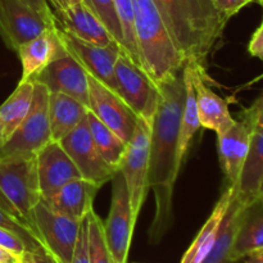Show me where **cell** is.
<instances>
[{
	"label": "cell",
	"mask_w": 263,
	"mask_h": 263,
	"mask_svg": "<svg viewBox=\"0 0 263 263\" xmlns=\"http://www.w3.org/2000/svg\"><path fill=\"white\" fill-rule=\"evenodd\" d=\"M33 99V82H18L14 91L0 105V125L3 131V144L9 139L28 115ZM2 144V145H3Z\"/></svg>",
	"instance_id": "obj_26"
},
{
	"label": "cell",
	"mask_w": 263,
	"mask_h": 263,
	"mask_svg": "<svg viewBox=\"0 0 263 263\" xmlns=\"http://www.w3.org/2000/svg\"><path fill=\"white\" fill-rule=\"evenodd\" d=\"M0 195L13 213L28 220L41 199L36 156L0 161Z\"/></svg>",
	"instance_id": "obj_5"
},
{
	"label": "cell",
	"mask_w": 263,
	"mask_h": 263,
	"mask_svg": "<svg viewBox=\"0 0 263 263\" xmlns=\"http://www.w3.org/2000/svg\"><path fill=\"white\" fill-rule=\"evenodd\" d=\"M246 204L247 203H244L236 195L235 192L230 203V207H229L222 223H221L217 239H216L208 256L202 263H241L233 259V247L236 233H238L239 223H240L243 208Z\"/></svg>",
	"instance_id": "obj_25"
},
{
	"label": "cell",
	"mask_w": 263,
	"mask_h": 263,
	"mask_svg": "<svg viewBox=\"0 0 263 263\" xmlns=\"http://www.w3.org/2000/svg\"><path fill=\"white\" fill-rule=\"evenodd\" d=\"M87 216L80 225L79 238H77L76 247H74L73 256L71 263H90L89 262V248H87Z\"/></svg>",
	"instance_id": "obj_33"
},
{
	"label": "cell",
	"mask_w": 263,
	"mask_h": 263,
	"mask_svg": "<svg viewBox=\"0 0 263 263\" xmlns=\"http://www.w3.org/2000/svg\"><path fill=\"white\" fill-rule=\"evenodd\" d=\"M20 263H54L53 259L44 251H26L21 257Z\"/></svg>",
	"instance_id": "obj_39"
},
{
	"label": "cell",
	"mask_w": 263,
	"mask_h": 263,
	"mask_svg": "<svg viewBox=\"0 0 263 263\" xmlns=\"http://www.w3.org/2000/svg\"><path fill=\"white\" fill-rule=\"evenodd\" d=\"M86 122L100 156L110 167H113L115 170H120L121 162L125 157L128 143H126L117 134L113 133L104 123L100 122L90 110H87Z\"/></svg>",
	"instance_id": "obj_27"
},
{
	"label": "cell",
	"mask_w": 263,
	"mask_h": 263,
	"mask_svg": "<svg viewBox=\"0 0 263 263\" xmlns=\"http://www.w3.org/2000/svg\"><path fill=\"white\" fill-rule=\"evenodd\" d=\"M59 143L71 157L82 179L94 182L98 186L102 187L109 182L118 171L110 167L100 156L87 127L86 118Z\"/></svg>",
	"instance_id": "obj_11"
},
{
	"label": "cell",
	"mask_w": 263,
	"mask_h": 263,
	"mask_svg": "<svg viewBox=\"0 0 263 263\" xmlns=\"http://www.w3.org/2000/svg\"><path fill=\"white\" fill-rule=\"evenodd\" d=\"M248 50L252 55L261 59L263 63V21L261 26L257 28V31L252 36L251 43L248 45Z\"/></svg>",
	"instance_id": "obj_38"
},
{
	"label": "cell",
	"mask_w": 263,
	"mask_h": 263,
	"mask_svg": "<svg viewBox=\"0 0 263 263\" xmlns=\"http://www.w3.org/2000/svg\"><path fill=\"white\" fill-rule=\"evenodd\" d=\"M87 107L63 92L49 91L48 118L51 140L61 141L74 130L87 116Z\"/></svg>",
	"instance_id": "obj_21"
},
{
	"label": "cell",
	"mask_w": 263,
	"mask_h": 263,
	"mask_svg": "<svg viewBox=\"0 0 263 263\" xmlns=\"http://www.w3.org/2000/svg\"><path fill=\"white\" fill-rule=\"evenodd\" d=\"M89 110L126 143L131 140L138 123V116L130 109L120 95L90 74Z\"/></svg>",
	"instance_id": "obj_13"
},
{
	"label": "cell",
	"mask_w": 263,
	"mask_h": 263,
	"mask_svg": "<svg viewBox=\"0 0 263 263\" xmlns=\"http://www.w3.org/2000/svg\"><path fill=\"white\" fill-rule=\"evenodd\" d=\"M117 92L139 118L152 127L159 103L158 85L121 51L115 67Z\"/></svg>",
	"instance_id": "obj_7"
},
{
	"label": "cell",
	"mask_w": 263,
	"mask_h": 263,
	"mask_svg": "<svg viewBox=\"0 0 263 263\" xmlns=\"http://www.w3.org/2000/svg\"><path fill=\"white\" fill-rule=\"evenodd\" d=\"M20 257L14 256L9 251L0 247V263H20Z\"/></svg>",
	"instance_id": "obj_41"
},
{
	"label": "cell",
	"mask_w": 263,
	"mask_h": 263,
	"mask_svg": "<svg viewBox=\"0 0 263 263\" xmlns=\"http://www.w3.org/2000/svg\"><path fill=\"white\" fill-rule=\"evenodd\" d=\"M263 248V197L247 203L233 247V259L243 262L248 254Z\"/></svg>",
	"instance_id": "obj_22"
},
{
	"label": "cell",
	"mask_w": 263,
	"mask_h": 263,
	"mask_svg": "<svg viewBox=\"0 0 263 263\" xmlns=\"http://www.w3.org/2000/svg\"><path fill=\"white\" fill-rule=\"evenodd\" d=\"M54 17L58 27L80 40L100 46L118 44L107 30L104 23L85 3L68 7L63 10H57L54 12Z\"/></svg>",
	"instance_id": "obj_19"
},
{
	"label": "cell",
	"mask_w": 263,
	"mask_h": 263,
	"mask_svg": "<svg viewBox=\"0 0 263 263\" xmlns=\"http://www.w3.org/2000/svg\"><path fill=\"white\" fill-rule=\"evenodd\" d=\"M212 2L221 15L226 21H229L233 15L240 12L244 7L257 0H212Z\"/></svg>",
	"instance_id": "obj_35"
},
{
	"label": "cell",
	"mask_w": 263,
	"mask_h": 263,
	"mask_svg": "<svg viewBox=\"0 0 263 263\" xmlns=\"http://www.w3.org/2000/svg\"><path fill=\"white\" fill-rule=\"evenodd\" d=\"M185 62L204 66L228 21L212 0H153Z\"/></svg>",
	"instance_id": "obj_2"
},
{
	"label": "cell",
	"mask_w": 263,
	"mask_h": 263,
	"mask_svg": "<svg viewBox=\"0 0 263 263\" xmlns=\"http://www.w3.org/2000/svg\"><path fill=\"white\" fill-rule=\"evenodd\" d=\"M0 247H3V248L9 251L14 256L20 257V258L26 251H28L26 243L20 236L3 228H0Z\"/></svg>",
	"instance_id": "obj_34"
},
{
	"label": "cell",
	"mask_w": 263,
	"mask_h": 263,
	"mask_svg": "<svg viewBox=\"0 0 263 263\" xmlns=\"http://www.w3.org/2000/svg\"><path fill=\"white\" fill-rule=\"evenodd\" d=\"M58 33L64 50L73 57L90 76L118 95L115 80V67L122 51L121 46L118 44L100 46L86 43L63 31L61 27H58Z\"/></svg>",
	"instance_id": "obj_10"
},
{
	"label": "cell",
	"mask_w": 263,
	"mask_h": 263,
	"mask_svg": "<svg viewBox=\"0 0 263 263\" xmlns=\"http://www.w3.org/2000/svg\"><path fill=\"white\" fill-rule=\"evenodd\" d=\"M36 166L41 199L44 200L49 199L68 181L81 177L71 157L62 144L55 140L49 141L36 154Z\"/></svg>",
	"instance_id": "obj_16"
},
{
	"label": "cell",
	"mask_w": 263,
	"mask_h": 263,
	"mask_svg": "<svg viewBox=\"0 0 263 263\" xmlns=\"http://www.w3.org/2000/svg\"><path fill=\"white\" fill-rule=\"evenodd\" d=\"M43 84L49 91L63 92L89 109V74L68 53L51 62L33 82Z\"/></svg>",
	"instance_id": "obj_15"
},
{
	"label": "cell",
	"mask_w": 263,
	"mask_h": 263,
	"mask_svg": "<svg viewBox=\"0 0 263 263\" xmlns=\"http://www.w3.org/2000/svg\"><path fill=\"white\" fill-rule=\"evenodd\" d=\"M110 182L112 199L107 220L103 221L104 236L113 263H126L136 220L133 216L127 186L120 170L116 172Z\"/></svg>",
	"instance_id": "obj_9"
},
{
	"label": "cell",
	"mask_w": 263,
	"mask_h": 263,
	"mask_svg": "<svg viewBox=\"0 0 263 263\" xmlns=\"http://www.w3.org/2000/svg\"><path fill=\"white\" fill-rule=\"evenodd\" d=\"M149 144L151 126L138 117L135 133L128 141L120 166L127 186L131 211L136 221L149 190Z\"/></svg>",
	"instance_id": "obj_8"
},
{
	"label": "cell",
	"mask_w": 263,
	"mask_h": 263,
	"mask_svg": "<svg viewBox=\"0 0 263 263\" xmlns=\"http://www.w3.org/2000/svg\"><path fill=\"white\" fill-rule=\"evenodd\" d=\"M234 194H235V187L233 185H229L228 189L222 193L218 202L216 203L208 220L205 221L203 228L198 233L197 238L193 240L187 251L185 252L180 263H202L204 261V258L212 249L216 239H217L221 223H222L223 217H225L226 212L230 207Z\"/></svg>",
	"instance_id": "obj_23"
},
{
	"label": "cell",
	"mask_w": 263,
	"mask_h": 263,
	"mask_svg": "<svg viewBox=\"0 0 263 263\" xmlns=\"http://www.w3.org/2000/svg\"><path fill=\"white\" fill-rule=\"evenodd\" d=\"M22 64V77L20 81H32L55 59L66 55L63 44L58 33L57 23L54 27L48 28L45 32L40 33L21 45L17 50Z\"/></svg>",
	"instance_id": "obj_17"
},
{
	"label": "cell",
	"mask_w": 263,
	"mask_h": 263,
	"mask_svg": "<svg viewBox=\"0 0 263 263\" xmlns=\"http://www.w3.org/2000/svg\"><path fill=\"white\" fill-rule=\"evenodd\" d=\"M184 82H185V100L182 107L181 121H180V133H179V144H177V163L180 168L185 161L187 151H189L192 141L195 134L198 133L200 126L199 115H198L197 99H195V91L193 87L192 81L186 72L184 71Z\"/></svg>",
	"instance_id": "obj_28"
},
{
	"label": "cell",
	"mask_w": 263,
	"mask_h": 263,
	"mask_svg": "<svg viewBox=\"0 0 263 263\" xmlns=\"http://www.w3.org/2000/svg\"><path fill=\"white\" fill-rule=\"evenodd\" d=\"M253 130L251 123L241 117L240 120H235V123L225 133L217 135L218 158L229 185H236L238 182Z\"/></svg>",
	"instance_id": "obj_18"
},
{
	"label": "cell",
	"mask_w": 263,
	"mask_h": 263,
	"mask_svg": "<svg viewBox=\"0 0 263 263\" xmlns=\"http://www.w3.org/2000/svg\"><path fill=\"white\" fill-rule=\"evenodd\" d=\"M3 144V131H2V125H0V146Z\"/></svg>",
	"instance_id": "obj_43"
},
{
	"label": "cell",
	"mask_w": 263,
	"mask_h": 263,
	"mask_svg": "<svg viewBox=\"0 0 263 263\" xmlns=\"http://www.w3.org/2000/svg\"><path fill=\"white\" fill-rule=\"evenodd\" d=\"M115 2L116 13L120 22L121 32H122L123 53L135 64L141 67L139 58L138 46L135 40V14H134V0H113ZM143 68V67H141Z\"/></svg>",
	"instance_id": "obj_29"
},
{
	"label": "cell",
	"mask_w": 263,
	"mask_h": 263,
	"mask_svg": "<svg viewBox=\"0 0 263 263\" xmlns=\"http://www.w3.org/2000/svg\"><path fill=\"white\" fill-rule=\"evenodd\" d=\"M258 195H261V197H263V184H262L261 189H259V194Z\"/></svg>",
	"instance_id": "obj_44"
},
{
	"label": "cell",
	"mask_w": 263,
	"mask_h": 263,
	"mask_svg": "<svg viewBox=\"0 0 263 263\" xmlns=\"http://www.w3.org/2000/svg\"><path fill=\"white\" fill-rule=\"evenodd\" d=\"M23 4H26L27 7H30L31 9H33L35 12H37L39 14L43 15L45 20H48L49 22L55 23V17H54V12L51 9L50 4H49L48 0H21Z\"/></svg>",
	"instance_id": "obj_37"
},
{
	"label": "cell",
	"mask_w": 263,
	"mask_h": 263,
	"mask_svg": "<svg viewBox=\"0 0 263 263\" xmlns=\"http://www.w3.org/2000/svg\"><path fill=\"white\" fill-rule=\"evenodd\" d=\"M27 221L43 251L54 263H71L82 221L79 222L55 212L44 199L31 211Z\"/></svg>",
	"instance_id": "obj_4"
},
{
	"label": "cell",
	"mask_w": 263,
	"mask_h": 263,
	"mask_svg": "<svg viewBox=\"0 0 263 263\" xmlns=\"http://www.w3.org/2000/svg\"><path fill=\"white\" fill-rule=\"evenodd\" d=\"M134 14L136 46L144 71L156 84L179 73L186 62L153 0H134Z\"/></svg>",
	"instance_id": "obj_3"
},
{
	"label": "cell",
	"mask_w": 263,
	"mask_h": 263,
	"mask_svg": "<svg viewBox=\"0 0 263 263\" xmlns=\"http://www.w3.org/2000/svg\"><path fill=\"white\" fill-rule=\"evenodd\" d=\"M48 2L53 7V12H57V10H63L68 7L81 4V3H85V0H48Z\"/></svg>",
	"instance_id": "obj_40"
},
{
	"label": "cell",
	"mask_w": 263,
	"mask_h": 263,
	"mask_svg": "<svg viewBox=\"0 0 263 263\" xmlns=\"http://www.w3.org/2000/svg\"><path fill=\"white\" fill-rule=\"evenodd\" d=\"M241 117L246 118L254 130L256 128H263V94L248 109L241 113Z\"/></svg>",
	"instance_id": "obj_36"
},
{
	"label": "cell",
	"mask_w": 263,
	"mask_h": 263,
	"mask_svg": "<svg viewBox=\"0 0 263 263\" xmlns=\"http://www.w3.org/2000/svg\"><path fill=\"white\" fill-rule=\"evenodd\" d=\"M184 71L194 87L200 126L215 131L217 135L225 133L235 123V118L229 110L228 100L216 94L208 86L204 66L195 62H186Z\"/></svg>",
	"instance_id": "obj_14"
},
{
	"label": "cell",
	"mask_w": 263,
	"mask_h": 263,
	"mask_svg": "<svg viewBox=\"0 0 263 263\" xmlns=\"http://www.w3.org/2000/svg\"><path fill=\"white\" fill-rule=\"evenodd\" d=\"M263 184V128L253 130L247 158L235 187L236 195L244 203L258 197Z\"/></svg>",
	"instance_id": "obj_24"
},
{
	"label": "cell",
	"mask_w": 263,
	"mask_h": 263,
	"mask_svg": "<svg viewBox=\"0 0 263 263\" xmlns=\"http://www.w3.org/2000/svg\"><path fill=\"white\" fill-rule=\"evenodd\" d=\"M48 98L49 90L40 82H33V99L30 112L0 146V161L36 156L51 140Z\"/></svg>",
	"instance_id": "obj_6"
},
{
	"label": "cell",
	"mask_w": 263,
	"mask_h": 263,
	"mask_svg": "<svg viewBox=\"0 0 263 263\" xmlns=\"http://www.w3.org/2000/svg\"><path fill=\"white\" fill-rule=\"evenodd\" d=\"M0 228L12 231L15 235L20 236L26 243L28 251H37V249L43 251L35 231L28 225L27 221L3 207H0Z\"/></svg>",
	"instance_id": "obj_31"
},
{
	"label": "cell",
	"mask_w": 263,
	"mask_h": 263,
	"mask_svg": "<svg viewBox=\"0 0 263 263\" xmlns=\"http://www.w3.org/2000/svg\"><path fill=\"white\" fill-rule=\"evenodd\" d=\"M241 263H263V248L248 254Z\"/></svg>",
	"instance_id": "obj_42"
},
{
	"label": "cell",
	"mask_w": 263,
	"mask_h": 263,
	"mask_svg": "<svg viewBox=\"0 0 263 263\" xmlns=\"http://www.w3.org/2000/svg\"><path fill=\"white\" fill-rule=\"evenodd\" d=\"M85 4L104 23L107 30L109 31L113 39L120 44L123 51L122 32H121L120 22H118L117 13H116L115 2L113 0H85Z\"/></svg>",
	"instance_id": "obj_32"
},
{
	"label": "cell",
	"mask_w": 263,
	"mask_h": 263,
	"mask_svg": "<svg viewBox=\"0 0 263 263\" xmlns=\"http://www.w3.org/2000/svg\"><path fill=\"white\" fill-rule=\"evenodd\" d=\"M159 103L151 127L149 144V189L156 211L149 229V243L158 244L174 221V189L179 176L177 144L185 100L184 68L171 79L159 82Z\"/></svg>",
	"instance_id": "obj_1"
},
{
	"label": "cell",
	"mask_w": 263,
	"mask_h": 263,
	"mask_svg": "<svg viewBox=\"0 0 263 263\" xmlns=\"http://www.w3.org/2000/svg\"><path fill=\"white\" fill-rule=\"evenodd\" d=\"M54 26L55 23L21 0H0V37L10 50L17 51L21 45Z\"/></svg>",
	"instance_id": "obj_12"
},
{
	"label": "cell",
	"mask_w": 263,
	"mask_h": 263,
	"mask_svg": "<svg viewBox=\"0 0 263 263\" xmlns=\"http://www.w3.org/2000/svg\"><path fill=\"white\" fill-rule=\"evenodd\" d=\"M257 3H259V4H261L263 7V0H257Z\"/></svg>",
	"instance_id": "obj_45"
},
{
	"label": "cell",
	"mask_w": 263,
	"mask_h": 263,
	"mask_svg": "<svg viewBox=\"0 0 263 263\" xmlns=\"http://www.w3.org/2000/svg\"><path fill=\"white\" fill-rule=\"evenodd\" d=\"M87 248L90 263H113L104 236L103 220L95 213L94 208L87 215Z\"/></svg>",
	"instance_id": "obj_30"
},
{
	"label": "cell",
	"mask_w": 263,
	"mask_h": 263,
	"mask_svg": "<svg viewBox=\"0 0 263 263\" xmlns=\"http://www.w3.org/2000/svg\"><path fill=\"white\" fill-rule=\"evenodd\" d=\"M99 189L100 186L94 182L79 177L64 184L45 202L55 212L81 222L92 210V203Z\"/></svg>",
	"instance_id": "obj_20"
}]
</instances>
